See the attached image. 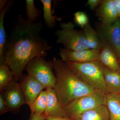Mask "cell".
Instances as JSON below:
<instances>
[{"label": "cell", "mask_w": 120, "mask_h": 120, "mask_svg": "<svg viewBox=\"0 0 120 120\" xmlns=\"http://www.w3.org/2000/svg\"><path fill=\"white\" fill-rule=\"evenodd\" d=\"M41 22H30L19 15L11 31L3 62L19 81L26 65L35 57L47 56L52 47L41 35Z\"/></svg>", "instance_id": "obj_1"}, {"label": "cell", "mask_w": 120, "mask_h": 120, "mask_svg": "<svg viewBox=\"0 0 120 120\" xmlns=\"http://www.w3.org/2000/svg\"><path fill=\"white\" fill-rule=\"evenodd\" d=\"M15 79L13 72L5 63L0 64V90L6 86Z\"/></svg>", "instance_id": "obj_21"}, {"label": "cell", "mask_w": 120, "mask_h": 120, "mask_svg": "<svg viewBox=\"0 0 120 120\" xmlns=\"http://www.w3.org/2000/svg\"></svg>", "instance_id": "obj_31"}, {"label": "cell", "mask_w": 120, "mask_h": 120, "mask_svg": "<svg viewBox=\"0 0 120 120\" xmlns=\"http://www.w3.org/2000/svg\"><path fill=\"white\" fill-rule=\"evenodd\" d=\"M43 6V16L46 26L49 28L56 26L57 17L53 15L52 10V0H40Z\"/></svg>", "instance_id": "obj_20"}, {"label": "cell", "mask_w": 120, "mask_h": 120, "mask_svg": "<svg viewBox=\"0 0 120 120\" xmlns=\"http://www.w3.org/2000/svg\"><path fill=\"white\" fill-rule=\"evenodd\" d=\"M82 31L88 49H101L102 41L99 37L95 29L91 26L90 22L82 28Z\"/></svg>", "instance_id": "obj_16"}, {"label": "cell", "mask_w": 120, "mask_h": 120, "mask_svg": "<svg viewBox=\"0 0 120 120\" xmlns=\"http://www.w3.org/2000/svg\"><path fill=\"white\" fill-rule=\"evenodd\" d=\"M25 70L28 75L34 77L46 88H53L55 86L56 78L53 60L46 61L44 57H37L28 62Z\"/></svg>", "instance_id": "obj_5"}, {"label": "cell", "mask_w": 120, "mask_h": 120, "mask_svg": "<svg viewBox=\"0 0 120 120\" xmlns=\"http://www.w3.org/2000/svg\"><path fill=\"white\" fill-rule=\"evenodd\" d=\"M53 61L56 78L53 88L62 107L75 99L95 91L91 86L80 79L62 60L54 57Z\"/></svg>", "instance_id": "obj_2"}, {"label": "cell", "mask_w": 120, "mask_h": 120, "mask_svg": "<svg viewBox=\"0 0 120 120\" xmlns=\"http://www.w3.org/2000/svg\"><path fill=\"white\" fill-rule=\"evenodd\" d=\"M103 75L109 93L120 95V71H113L104 66Z\"/></svg>", "instance_id": "obj_14"}, {"label": "cell", "mask_w": 120, "mask_h": 120, "mask_svg": "<svg viewBox=\"0 0 120 120\" xmlns=\"http://www.w3.org/2000/svg\"><path fill=\"white\" fill-rule=\"evenodd\" d=\"M65 63L80 79L95 91L106 95L109 93L104 79V66L98 60L84 63Z\"/></svg>", "instance_id": "obj_3"}, {"label": "cell", "mask_w": 120, "mask_h": 120, "mask_svg": "<svg viewBox=\"0 0 120 120\" xmlns=\"http://www.w3.org/2000/svg\"><path fill=\"white\" fill-rule=\"evenodd\" d=\"M96 15L101 23L105 25L112 24L119 18L113 0H102Z\"/></svg>", "instance_id": "obj_11"}, {"label": "cell", "mask_w": 120, "mask_h": 120, "mask_svg": "<svg viewBox=\"0 0 120 120\" xmlns=\"http://www.w3.org/2000/svg\"><path fill=\"white\" fill-rule=\"evenodd\" d=\"M29 120H46V118L44 113L39 116H35L31 113Z\"/></svg>", "instance_id": "obj_26"}, {"label": "cell", "mask_w": 120, "mask_h": 120, "mask_svg": "<svg viewBox=\"0 0 120 120\" xmlns=\"http://www.w3.org/2000/svg\"><path fill=\"white\" fill-rule=\"evenodd\" d=\"M13 3L14 1L12 0L9 1L7 6L0 11V62L4 60L5 51L8 43L4 26L5 16L11 9Z\"/></svg>", "instance_id": "obj_17"}, {"label": "cell", "mask_w": 120, "mask_h": 120, "mask_svg": "<svg viewBox=\"0 0 120 120\" xmlns=\"http://www.w3.org/2000/svg\"><path fill=\"white\" fill-rule=\"evenodd\" d=\"M8 2V1L7 0H0V11H2L7 6Z\"/></svg>", "instance_id": "obj_29"}, {"label": "cell", "mask_w": 120, "mask_h": 120, "mask_svg": "<svg viewBox=\"0 0 120 120\" xmlns=\"http://www.w3.org/2000/svg\"><path fill=\"white\" fill-rule=\"evenodd\" d=\"M118 17L120 18V0H113Z\"/></svg>", "instance_id": "obj_27"}, {"label": "cell", "mask_w": 120, "mask_h": 120, "mask_svg": "<svg viewBox=\"0 0 120 120\" xmlns=\"http://www.w3.org/2000/svg\"><path fill=\"white\" fill-rule=\"evenodd\" d=\"M102 41L98 60L105 67L113 71H120V63L113 49L107 42Z\"/></svg>", "instance_id": "obj_12"}, {"label": "cell", "mask_w": 120, "mask_h": 120, "mask_svg": "<svg viewBox=\"0 0 120 120\" xmlns=\"http://www.w3.org/2000/svg\"><path fill=\"white\" fill-rule=\"evenodd\" d=\"M101 0H88L86 5L89 6L90 9L94 10L101 4Z\"/></svg>", "instance_id": "obj_24"}, {"label": "cell", "mask_w": 120, "mask_h": 120, "mask_svg": "<svg viewBox=\"0 0 120 120\" xmlns=\"http://www.w3.org/2000/svg\"><path fill=\"white\" fill-rule=\"evenodd\" d=\"M100 50L84 49L73 50L60 48L61 60L64 62L84 63L98 60Z\"/></svg>", "instance_id": "obj_10"}, {"label": "cell", "mask_w": 120, "mask_h": 120, "mask_svg": "<svg viewBox=\"0 0 120 120\" xmlns=\"http://www.w3.org/2000/svg\"><path fill=\"white\" fill-rule=\"evenodd\" d=\"M101 105H106V95L95 91L73 100L63 109L65 117L73 120L84 112Z\"/></svg>", "instance_id": "obj_4"}, {"label": "cell", "mask_w": 120, "mask_h": 120, "mask_svg": "<svg viewBox=\"0 0 120 120\" xmlns=\"http://www.w3.org/2000/svg\"><path fill=\"white\" fill-rule=\"evenodd\" d=\"M47 103V94L45 89L30 106L31 113L35 116H41L45 112Z\"/></svg>", "instance_id": "obj_19"}, {"label": "cell", "mask_w": 120, "mask_h": 120, "mask_svg": "<svg viewBox=\"0 0 120 120\" xmlns=\"http://www.w3.org/2000/svg\"><path fill=\"white\" fill-rule=\"evenodd\" d=\"M8 112L16 114L23 105L26 104L25 98L19 83L15 79L8 85L0 90Z\"/></svg>", "instance_id": "obj_8"}, {"label": "cell", "mask_w": 120, "mask_h": 120, "mask_svg": "<svg viewBox=\"0 0 120 120\" xmlns=\"http://www.w3.org/2000/svg\"><path fill=\"white\" fill-rule=\"evenodd\" d=\"M26 2L27 20L30 22H35L41 16L42 11L35 7L34 0H26Z\"/></svg>", "instance_id": "obj_22"}, {"label": "cell", "mask_w": 120, "mask_h": 120, "mask_svg": "<svg viewBox=\"0 0 120 120\" xmlns=\"http://www.w3.org/2000/svg\"><path fill=\"white\" fill-rule=\"evenodd\" d=\"M74 22L82 28L89 23L87 15L84 12L79 11L74 14Z\"/></svg>", "instance_id": "obj_23"}, {"label": "cell", "mask_w": 120, "mask_h": 120, "mask_svg": "<svg viewBox=\"0 0 120 120\" xmlns=\"http://www.w3.org/2000/svg\"></svg>", "instance_id": "obj_30"}, {"label": "cell", "mask_w": 120, "mask_h": 120, "mask_svg": "<svg viewBox=\"0 0 120 120\" xmlns=\"http://www.w3.org/2000/svg\"><path fill=\"white\" fill-rule=\"evenodd\" d=\"M19 81V84L24 96L26 104L29 106L46 88L34 77L28 74L23 75Z\"/></svg>", "instance_id": "obj_9"}, {"label": "cell", "mask_w": 120, "mask_h": 120, "mask_svg": "<svg viewBox=\"0 0 120 120\" xmlns=\"http://www.w3.org/2000/svg\"><path fill=\"white\" fill-rule=\"evenodd\" d=\"M60 30H57L55 33L57 44H62L64 48L71 50L88 49L82 31L75 29L73 22L60 23Z\"/></svg>", "instance_id": "obj_6"}, {"label": "cell", "mask_w": 120, "mask_h": 120, "mask_svg": "<svg viewBox=\"0 0 120 120\" xmlns=\"http://www.w3.org/2000/svg\"><path fill=\"white\" fill-rule=\"evenodd\" d=\"M45 90L47 94V103L44 113L46 116L66 117L63 107L58 101L53 88L47 87Z\"/></svg>", "instance_id": "obj_13"}, {"label": "cell", "mask_w": 120, "mask_h": 120, "mask_svg": "<svg viewBox=\"0 0 120 120\" xmlns=\"http://www.w3.org/2000/svg\"><path fill=\"white\" fill-rule=\"evenodd\" d=\"M73 120H109L106 105H101L84 112Z\"/></svg>", "instance_id": "obj_15"}, {"label": "cell", "mask_w": 120, "mask_h": 120, "mask_svg": "<svg viewBox=\"0 0 120 120\" xmlns=\"http://www.w3.org/2000/svg\"><path fill=\"white\" fill-rule=\"evenodd\" d=\"M46 120H70L67 117H54L51 116H46Z\"/></svg>", "instance_id": "obj_28"}, {"label": "cell", "mask_w": 120, "mask_h": 120, "mask_svg": "<svg viewBox=\"0 0 120 120\" xmlns=\"http://www.w3.org/2000/svg\"><path fill=\"white\" fill-rule=\"evenodd\" d=\"M106 106L109 120H120V95L109 93L106 95Z\"/></svg>", "instance_id": "obj_18"}, {"label": "cell", "mask_w": 120, "mask_h": 120, "mask_svg": "<svg viewBox=\"0 0 120 120\" xmlns=\"http://www.w3.org/2000/svg\"><path fill=\"white\" fill-rule=\"evenodd\" d=\"M8 112L4 99L2 95L0 94V115Z\"/></svg>", "instance_id": "obj_25"}, {"label": "cell", "mask_w": 120, "mask_h": 120, "mask_svg": "<svg viewBox=\"0 0 120 120\" xmlns=\"http://www.w3.org/2000/svg\"><path fill=\"white\" fill-rule=\"evenodd\" d=\"M95 30L102 41L106 42L112 47L120 63V18L112 24L95 23Z\"/></svg>", "instance_id": "obj_7"}]
</instances>
